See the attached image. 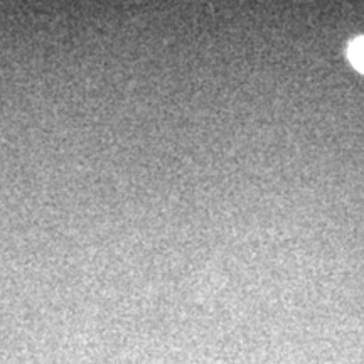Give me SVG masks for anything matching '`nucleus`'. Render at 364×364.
<instances>
[{
  "label": "nucleus",
  "mask_w": 364,
  "mask_h": 364,
  "mask_svg": "<svg viewBox=\"0 0 364 364\" xmlns=\"http://www.w3.org/2000/svg\"><path fill=\"white\" fill-rule=\"evenodd\" d=\"M349 59L358 71L364 73V38L354 39L349 46Z\"/></svg>",
  "instance_id": "1"
}]
</instances>
